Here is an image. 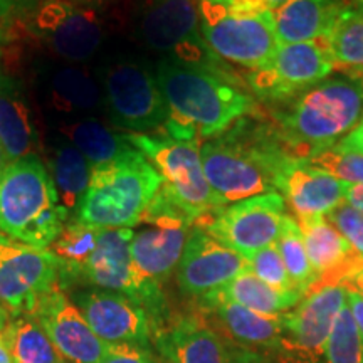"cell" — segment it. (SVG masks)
I'll return each instance as SVG.
<instances>
[{"instance_id":"cell-1","label":"cell","mask_w":363,"mask_h":363,"mask_svg":"<svg viewBox=\"0 0 363 363\" xmlns=\"http://www.w3.org/2000/svg\"><path fill=\"white\" fill-rule=\"evenodd\" d=\"M155 62L158 84L169 104L167 135L206 140L224 133L240 118L256 110L252 94L240 88L230 71H216L160 59Z\"/></svg>"},{"instance_id":"cell-2","label":"cell","mask_w":363,"mask_h":363,"mask_svg":"<svg viewBox=\"0 0 363 363\" xmlns=\"http://www.w3.org/2000/svg\"><path fill=\"white\" fill-rule=\"evenodd\" d=\"M206 179L219 207L272 192L293 157L274 128L240 118L229 130L201 143Z\"/></svg>"},{"instance_id":"cell-3","label":"cell","mask_w":363,"mask_h":363,"mask_svg":"<svg viewBox=\"0 0 363 363\" xmlns=\"http://www.w3.org/2000/svg\"><path fill=\"white\" fill-rule=\"evenodd\" d=\"M362 111V84L342 74L279 103L272 111V128L289 155L306 160L337 145L357 125Z\"/></svg>"},{"instance_id":"cell-4","label":"cell","mask_w":363,"mask_h":363,"mask_svg":"<svg viewBox=\"0 0 363 363\" xmlns=\"http://www.w3.org/2000/svg\"><path fill=\"white\" fill-rule=\"evenodd\" d=\"M116 24L113 0H44L19 26L49 57L91 66L113 49Z\"/></svg>"},{"instance_id":"cell-5","label":"cell","mask_w":363,"mask_h":363,"mask_svg":"<svg viewBox=\"0 0 363 363\" xmlns=\"http://www.w3.org/2000/svg\"><path fill=\"white\" fill-rule=\"evenodd\" d=\"M103 96L104 120L126 135L160 133L170 118L155 62L142 52L111 49L93 66Z\"/></svg>"},{"instance_id":"cell-6","label":"cell","mask_w":363,"mask_h":363,"mask_svg":"<svg viewBox=\"0 0 363 363\" xmlns=\"http://www.w3.org/2000/svg\"><path fill=\"white\" fill-rule=\"evenodd\" d=\"M69 214L43 157L11 162L0 175V233L27 246L48 249L65 229Z\"/></svg>"},{"instance_id":"cell-7","label":"cell","mask_w":363,"mask_h":363,"mask_svg":"<svg viewBox=\"0 0 363 363\" xmlns=\"http://www.w3.org/2000/svg\"><path fill=\"white\" fill-rule=\"evenodd\" d=\"M162 185L158 170L133 147L93 170L84 199L71 219L98 229H131L142 222Z\"/></svg>"},{"instance_id":"cell-8","label":"cell","mask_w":363,"mask_h":363,"mask_svg":"<svg viewBox=\"0 0 363 363\" xmlns=\"http://www.w3.org/2000/svg\"><path fill=\"white\" fill-rule=\"evenodd\" d=\"M125 24L147 57L229 71L203 39L197 0H131Z\"/></svg>"},{"instance_id":"cell-9","label":"cell","mask_w":363,"mask_h":363,"mask_svg":"<svg viewBox=\"0 0 363 363\" xmlns=\"http://www.w3.org/2000/svg\"><path fill=\"white\" fill-rule=\"evenodd\" d=\"M126 140L152 162L163 179L160 192L194 225L220 208L203 174L199 140L175 138L165 131L126 135Z\"/></svg>"},{"instance_id":"cell-10","label":"cell","mask_w":363,"mask_h":363,"mask_svg":"<svg viewBox=\"0 0 363 363\" xmlns=\"http://www.w3.org/2000/svg\"><path fill=\"white\" fill-rule=\"evenodd\" d=\"M202 35L222 62L259 69L278 51L274 12H239L216 0H197Z\"/></svg>"},{"instance_id":"cell-11","label":"cell","mask_w":363,"mask_h":363,"mask_svg":"<svg viewBox=\"0 0 363 363\" xmlns=\"http://www.w3.org/2000/svg\"><path fill=\"white\" fill-rule=\"evenodd\" d=\"M133 229H101L96 249L76 276L74 289L99 288L121 293L140 303L153 321V331L169 320L160 284L136 271L130 254ZM153 337V335H152Z\"/></svg>"},{"instance_id":"cell-12","label":"cell","mask_w":363,"mask_h":363,"mask_svg":"<svg viewBox=\"0 0 363 363\" xmlns=\"http://www.w3.org/2000/svg\"><path fill=\"white\" fill-rule=\"evenodd\" d=\"M30 91L49 126L79 118H104L101 88L93 66L38 57L30 66Z\"/></svg>"},{"instance_id":"cell-13","label":"cell","mask_w":363,"mask_h":363,"mask_svg":"<svg viewBox=\"0 0 363 363\" xmlns=\"http://www.w3.org/2000/svg\"><path fill=\"white\" fill-rule=\"evenodd\" d=\"M335 62L325 38L281 44L259 69L249 71L246 83L261 101L279 104L330 78Z\"/></svg>"},{"instance_id":"cell-14","label":"cell","mask_w":363,"mask_h":363,"mask_svg":"<svg viewBox=\"0 0 363 363\" xmlns=\"http://www.w3.org/2000/svg\"><path fill=\"white\" fill-rule=\"evenodd\" d=\"M284 216L283 195L272 190L217 208L195 225L202 227L212 238L240 256L247 257L276 244Z\"/></svg>"},{"instance_id":"cell-15","label":"cell","mask_w":363,"mask_h":363,"mask_svg":"<svg viewBox=\"0 0 363 363\" xmlns=\"http://www.w3.org/2000/svg\"><path fill=\"white\" fill-rule=\"evenodd\" d=\"M138 225L130 242L136 271L153 283H165L179 266L194 224L158 190Z\"/></svg>"},{"instance_id":"cell-16","label":"cell","mask_w":363,"mask_h":363,"mask_svg":"<svg viewBox=\"0 0 363 363\" xmlns=\"http://www.w3.org/2000/svg\"><path fill=\"white\" fill-rule=\"evenodd\" d=\"M59 259L0 234V301L9 315L30 316L45 294L57 288Z\"/></svg>"},{"instance_id":"cell-17","label":"cell","mask_w":363,"mask_h":363,"mask_svg":"<svg viewBox=\"0 0 363 363\" xmlns=\"http://www.w3.org/2000/svg\"><path fill=\"white\" fill-rule=\"evenodd\" d=\"M345 303V286H326L308 293L294 310L279 315L283 325L281 355L294 363L325 360L326 342Z\"/></svg>"},{"instance_id":"cell-18","label":"cell","mask_w":363,"mask_h":363,"mask_svg":"<svg viewBox=\"0 0 363 363\" xmlns=\"http://www.w3.org/2000/svg\"><path fill=\"white\" fill-rule=\"evenodd\" d=\"M152 338L167 363H254L257 358V353L242 350L201 315L167 320Z\"/></svg>"},{"instance_id":"cell-19","label":"cell","mask_w":363,"mask_h":363,"mask_svg":"<svg viewBox=\"0 0 363 363\" xmlns=\"http://www.w3.org/2000/svg\"><path fill=\"white\" fill-rule=\"evenodd\" d=\"M247 269L246 257L194 225L177 266V283L185 296L201 301Z\"/></svg>"},{"instance_id":"cell-20","label":"cell","mask_w":363,"mask_h":363,"mask_svg":"<svg viewBox=\"0 0 363 363\" xmlns=\"http://www.w3.org/2000/svg\"><path fill=\"white\" fill-rule=\"evenodd\" d=\"M71 299L104 343L150 347L153 321L135 299L99 288L72 289Z\"/></svg>"},{"instance_id":"cell-21","label":"cell","mask_w":363,"mask_h":363,"mask_svg":"<svg viewBox=\"0 0 363 363\" xmlns=\"http://www.w3.org/2000/svg\"><path fill=\"white\" fill-rule=\"evenodd\" d=\"M30 316L62 358L72 363H98L110 347L98 338L79 308L59 288L45 294Z\"/></svg>"},{"instance_id":"cell-22","label":"cell","mask_w":363,"mask_h":363,"mask_svg":"<svg viewBox=\"0 0 363 363\" xmlns=\"http://www.w3.org/2000/svg\"><path fill=\"white\" fill-rule=\"evenodd\" d=\"M296 220L316 278L311 291L326 286H348L362 274L363 256L326 216L299 217Z\"/></svg>"},{"instance_id":"cell-23","label":"cell","mask_w":363,"mask_h":363,"mask_svg":"<svg viewBox=\"0 0 363 363\" xmlns=\"http://www.w3.org/2000/svg\"><path fill=\"white\" fill-rule=\"evenodd\" d=\"M0 147L7 162L43 157L44 136L35 120L33 98L19 78L0 69Z\"/></svg>"},{"instance_id":"cell-24","label":"cell","mask_w":363,"mask_h":363,"mask_svg":"<svg viewBox=\"0 0 363 363\" xmlns=\"http://www.w3.org/2000/svg\"><path fill=\"white\" fill-rule=\"evenodd\" d=\"M286 206L299 217L328 216L345 202L347 184L316 169L306 160L293 158L283 167L274 184Z\"/></svg>"},{"instance_id":"cell-25","label":"cell","mask_w":363,"mask_h":363,"mask_svg":"<svg viewBox=\"0 0 363 363\" xmlns=\"http://www.w3.org/2000/svg\"><path fill=\"white\" fill-rule=\"evenodd\" d=\"M203 311L214 313L219 325L227 331V338L246 350L281 353L283 350V325L279 316H266L220 298L199 301Z\"/></svg>"},{"instance_id":"cell-26","label":"cell","mask_w":363,"mask_h":363,"mask_svg":"<svg viewBox=\"0 0 363 363\" xmlns=\"http://www.w3.org/2000/svg\"><path fill=\"white\" fill-rule=\"evenodd\" d=\"M43 160L56 185L59 202L71 219L89 187L93 169L69 140L51 128L44 136Z\"/></svg>"},{"instance_id":"cell-27","label":"cell","mask_w":363,"mask_h":363,"mask_svg":"<svg viewBox=\"0 0 363 363\" xmlns=\"http://www.w3.org/2000/svg\"><path fill=\"white\" fill-rule=\"evenodd\" d=\"M348 0H288L274 11L276 38L281 44L325 38Z\"/></svg>"},{"instance_id":"cell-28","label":"cell","mask_w":363,"mask_h":363,"mask_svg":"<svg viewBox=\"0 0 363 363\" xmlns=\"http://www.w3.org/2000/svg\"><path fill=\"white\" fill-rule=\"evenodd\" d=\"M74 145L88 160L91 169L106 165L133 148L126 133L113 128L104 118H79L49 126Z\"/></svg>"},{"instance_id":"cell-29","label":"cell","mask_w":363,"mask_h":363,"mask_svg":"<svg viewBox=\"0 0 363 363\" xmlns=\"http://www.w3.org/2000/svg\"><path fill=\"white\" fill-rule=\"evenodd\" d=\"M207 298L227 299V301H233L235 305L247 308V310L259 313V315L279 316L294 310L299 305V301L305 298V294L296 291V289L294 291H279V289L271 288L269 284L262 283L259 278H256L247 269L240 272L238 278H234L229 284L224 286L220 291Z\"/></svg>"},{"instance_id":"cell-30","label":"cell","mask_w":363,"mask_h":363,"mask_svg":"<svg viewBox=\"0 0 363 363\" xmlns=\"http://www.w3.org/2000/svg\"><path fill=\"white\" fill-rule=\"evenodd\" d=\"M335 69L363 67V0H348L325 35Z\"/></svg>"},{"instance_id":"cell-31","label":"cell","mask_w":363,"mask_h":363,"mask_svg":"<svg viewBox=\"0 0 363 363\" xmlns=\"http://www.w3.org/2000/svg\"><path fill=\"white\" fill-rule=\"evenodd\" d=\"M0 338L11 352L13 363H62L65 360L33 316L12 318Z\"/></svg>"},{"instance_id":"cell-32","label":"cell","mask_w":363,"mask_h":363,"mask_svg":"<svg viewBox=\"0 0 363 363\" xmlns=\"http://www.w3.org/2000/svg\"><path fill=\"white\" fill-rule=\"evenodd\" d=\"M276 247L281 254L289 279L298 289L306 296L315 286V272H313L310 257H308L305 239H303L301 227H299L296 217L286 214L281 227V234L276 240Z\"/></svg>"},{"instance_id":"cell-33","label":"cell","mask_w":363,"mask_h":363,"mask_svg":"<svg viewBox=\"0 0 363 363\" xmlns=\"http://www.w3.org/2000/svg\"><path fill=\"white\" fill-rule=\"evenodd\" d=\"M363 342L353 315L345 303L325 347V363H360Z\"/></svg>"},{"instance_id":"cell-34","label":"cell","mask_w":363,"mask_h":363,"mask_svg":"<svg viewBox=\"0 0 363 363\" xmlns=\"http://www.w3.org/2000/svg\"><path fill=\"white\" fill-rule=\"evenodd\" d=\"M310 165L350 185H363V155L333 145L306 158Z\"/></svg>"},{"instance_id":"cell-35","label":"cell","mask_w":363,"mask_h":363,"mask_svg":"<svg viewBox=\"0 0 363 363\" xmlns=\"http://www.w3.org/2000/svg\"><path fill=\"white\" fill-rule=\"evenodd\" d=\"M246 259L249 271L256 278H259L262 283L269 284L271 288L279 289V291H294V286L291 279H289L288 271H286L284 262L281 259V254L276 244L251 254Z\"/></svg>"},{"instance_id":"cell-36","label":"cell","mask_w":363,"mask_h":363,"mask_svg":"<svg viewBox=\"0 0 363 363\" xmlns=\"http://www.w3.org/2000/svg\"><path fill=\"white\" fill-rule=\"evenodd\" d=\"M326 219L337 227L343 238L363 256V216L360 212L353 208L350 203L343 202L342 206L331 211Z\"/></svg>"},{"instance_id":"cell-37","label":"cell","mask_w":363,"mask_h":363,"mask_svg":"<svg viewBox=\"0 0 363 363\" xmlns=\"http://www.w3.org/2000/svg\"><path fill=\"white\" fill-rule=\"evenodd\" d=\"M98 363H157L150 348L138 345H110Z\"/></svg>"},{"instance_id":"cell-38","label":"cell","mask_w":363,"mask_h":363,"mask_svg":"<svg viewBox=\"0 0 363 363\" xmlns=\"http://www.w3.org/2000/svg\"><path fill=\"white\" fill-rule=\"evenodd\" d=\"M44 0H0V26H19Z\"/></svg>"},{"instance_id":"cell-39","label":"cell","mask_w":363,"mask_h":363,"mask_svg":"<svg viewBox=\"0 0 363 363\" xmlns=\"http://www.w3.org/2000/svg\"><path fill=\"white\" fill-rule=\"evenodd\" d=\"M337 145L342 148L353 150V152H358L363 155V111H362L360 120L357 121V125L353 126V128L348 131V133L345 135Z\"/></svg>"},{"instance_id":"cell-40","label":"cell","mask_w":363,"mask_h":363,"mask_svg":"<svg viewBox=\"0 0 363 363\" xmlns=\"http://www.w3.org/2000/svg\"><path fill=\"white\" fill-rule=\"evenodd\" d=\"M347 305L350 308L353 320H355L358 333L363 342V294H360L355 289L347 288Z\"/></svg>"},{"instance_id":"cell-41","label":"cell","mask_w":363,"mask_h":363,"mask_svg":"<svg viewBox=\"0 0 363 363\" xmlns=\"http://www.w3.org/2000/svg\"><path fill=\"white\" fill-rule=\"evenodd\" d=\"M345 202L350 203L353 208H357L363 216V185L347 184V189H345Z\"/></svg>"},{"instance_id":"cell-42","label":"cell","mask_w":363,"mask_h":363,"mask_svg":"<svg viewBox=\"0 0 363 363\" xmlns=\"http://www.w3.org/2000/svg\"><path fill=\"white\" fill-rule=\"evenodd\" d=\"M343 76H348V78L355 79L357 83L362 84L363 88V67H345V69H338Z\"/></svg>"},{"instance_id":"cell-43","label":"cell","mask_w":363,"mask_h":363,"mask_svg":"<svg viewBox=\"0 0 363 363\" xmlns=\"http://www.w3.org/2000/svg\"><path fill=\"white\" fill-rule=\"evenodd\" d=\"M0 363H13L11 352H9V348L6 347L2 338H0Z\"/></svg>"},{"instance_id":"cell-44","label":"cell","mask_w":363,"mask_h":363,"mask_svg":"<svg viewBox=\"0 0 363 363\" xmlns=\"http://www.w3.org/2000/svg\"><path fill=\"white\" fill-rule=\"evenodd\" d=\"M257 2H261L262 6L267 9V11L274 12L276 9H279L284 2H288V0H257Z\"/></svg>"},{"instance_id":"cell-45","label":"cell","mask_w":363,"mask_h":363,"mask_svg":"<svg viewBox=\"0 0 363 363\" xmlns=\"http://www.w3.org/2000/svg\"><path fill=\"white\" fill-rule=\"evenodd\" d=\"M9 316H11V315H9L7 308L4 306L2 301H0V333H2L4 328H6L9 321H11V320H9Z\"/></svg>"},{"instance_id":"cell-46","label":"cell","mask_w":363,"mask_h":363,"mask_svg":"<svg viewBox=\"0 0 363 363\" xmlns=\"http://www.w3.org/2000/svg\"><path fill=\"white\" fill-rule=\"evenodd\" d=\"M6 45H7V29L6 27L0 26V62H2V56H4V51H6Z\"/></svg>"},{"instance_id":"cell-47","label":"cell","mask_w":363,"mask_h":363,"mask_svg":"<svg viewBox=\"0 0 363 363\" xmlns=\"http://www.w3.org/2000/svg\"><path fill=\"white\" fill-rule=\"evenodd\" d=\"M7 165H9L7 157H6V153H4L2 147H0V175L4 174V170H6V167H7Z\"/></svg>"},{"instance_id":"cell-48","label":"cell","mask_w":363,"mask_h":363,"mask_svg":"<svg viewBox=\"0 0 363 363\" xmlns=\"http://www.w3.org/2000/svg\"><path fill=\"white\" fill-rule=\"evenodd\" d=\"M360 363H363V352H362V360H360Z\"/></svg>"}]
</instances>
